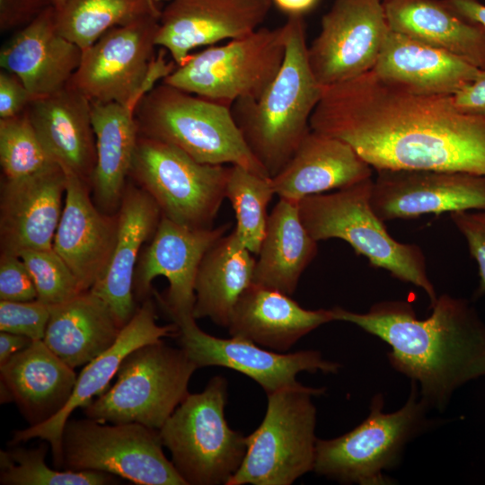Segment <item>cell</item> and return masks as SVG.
Here are the masks:
<instances>
[{
	"label": "cell",
	"mask_w": 485,
	"mask_h": 485,
	"mask_svg": "<svg viewBox=\"0 0 485 485\" xmlns=\"http://www.w3.org/2000/svg\"><path fill=\"white\" fill-rule=\"evenodd\" d=\"M310 127L348 143L376 171L485 175V116L459 110L453 95L418 93L373 70L323 86Z\"/></svg>",
	"instance_id": "cell-1"
},
{
	"label": "cell",
	"mask_w": 485,
	"mask_h": 485,
	"mask_svg": "<svg viewBox=\"0 0 485 485\" xmlns=\"http://www.w3.org/2000/svg\"><path fill=\"white\" fill-rule=\"evenodd\" d=\"M419 319L405 301H384L366 313L331 308L334 321L353 323L391 347L390 365L417 384L422 401L442 410L453 393L485 376V323L465 299L443 294Z\"/></svg>",
	"instance_id": "cell-2"
},
{
	"label": "cell",
	"mask_w": 485,
	"mask_h": 485,
	"mask_svg": "<svg viewBox=\"0 0 485 485\" xmlns=\"http://www.w3.org/2000/svg\"><path fill=\"white\" fill-rule=\"evenodd\" d=\"M282 66L258 99L235 101L231 110L251 154L271 178L287 164L311 130L323 86L308 59L304 16H288Z\"/></svg>",
	"instance_id": "cell-3"
},
{
	"label": "cell",
	"mask_w": 485,
	"mask_h": 485,
	"mask_svg": "<svg viewBox=\"0 0 485 485\" xmlns=\"http://www.w3.org/2000/svg\"><path fill=\"white\" fill-rule=\"evenodd\" d=\"M372 178L334 192L307 196L297 202L300 218L317 242H348L375 268L421 288L430 305L437 299L420 247L393 239L371 206Z\"/></svg>",
	"instance_id": "cell-4"
},
{
	"label": "cell",
	"mask_w": 485,
	"mask_h": 485,
	"mask_svg": "<svg viewBox=\"0 0 485 485\" xmlns=\"http://www.w3.org/2000/svg\"><path fill=\"white\" fill-rule=\"evenodd\" d=\"M135 113L140 136L174 146L202 163L239 165L269 177L247 146L230 106L162 82L144 95Z\"/></svg>",
	"instance_id": "cell-5"
},
{
	"label": "cell",
	"mask_w": 485,
	"mask_h": 485,
	"mask_svg": "<svg viewBox=\"0 0 485 485\" xmlns=\"http://www.w3.org/2000/svg\"><path fill=\"white\" fill-rule=\"evenodd\" d=\"M384 396L376 394L366 419L352 430L331 439H317L313 472L345 484L388 485L384 472L401 460L407 444L428 426L429 407L411 382L404 405L384 412Z\"/></svg>",
	"instance_id": "cell-6"
},
{
	"label": "cell",
	"mask_w": 485,
	"mask_h": 485,
	"mask_svg": "<svg viewBox=\"0 0 485 485\" xmlns=\"http://www.w3.org/2000/svg\"><path fill=\"white\" fill-rule=\"evenodd\" d=\"M227 381L214 376L188 394L159 430L163 446L187 485H227L240 468L247 440L225 417Z\"/></svg>",
	"instance_id": "cell-7"
},
{
	"label": "cell",
	"mask_w": 485,
	"mask_h": 485,
	"mask_svg": "<svg viewBox=\"0 0 485 485\" xmlns=\"http://www.w3.org/2000/svg\"><path fill=\"white\" fill-rule=\"evenodd\" d=\"M324 392L296 382L268 393L264 419L246 436L245 456L227 485H290L313 471L318 439L313 398Z\"/></svg>",
	"instance_id": "cell-8"
},
{
	"label": "cell",
	"mask_w": 485,
	"mask_h": 485,
	"mask_svg": "<svg viewBox=\"0 0 485 485\" xmlns=\"http://www.w3.org/2000/svg\"><path fill=\"white\" fill-rule=\"evenodd\" d=\"M197 366L163 340L141 346L121 363L116 383L84 408L102 423H139L160 429L189 394Z\"/></svg>",
	"instance_id": "cell-9"
},
{
	"label": "cell",
	"mask_w": 485,
	"mask_h": 485,
	"mask_svg": "<svg viewBox=\"0 0 485 485\" xmlns=\"http://www.w3.org/2000/svg\"><path fill=\"white\" fill-rule=\"evenodd\" d=\"M160 17H146L110 29L83 50L68 84L91 101L118 102L137 109L156 83L176 67L166 50L155 55Z\"/></svg>",
	"instance_id": "cell-10"
},
{
	"label": "cell",
	"mask_w": 485,
	"mask_h": 485,
	"mask_svg": "<svg viewBox=\"0 0 485 485\" xmlns=\"http://www.w3.org/2000/svg\"><path fill=\"white\" fill-rule=\"evenodd\" d=\"M286 54V26L260 27L220 46L190 54L162 82L227 105L258 99L278 75Z\"/></svg>",
	"instance_id": "cell-11"
},
{
	"label": "cell",
	"mask_w": 485,
	"mask_h": 485,
	"mask_svg": "<svg viewBox=\"0 0 485 485\" xmlns=\"http://www.w3.org/2000/svg\"><path fill=\"white\" fill-rule=\"evenodd\" d=\"M229 171L139 135L129 179L152 197L162 216L190 228H210L225 198Z\"/></svg>",
	"instance_id": "cell-12"
},
{
	"label": "cell",
	"mask_w": 485,
	"mask_h": 485,
	"mask_svg": "<svg viewBox=\"0 0 485 485\" xmlns=\"http://www.w3.org/2000/svg\"><path fill=\"white\" fill-rule=\"evenodd\" d=\"M163 446L159 430L139 423L68 419L62 467L103 472L138 485H187Z\"/></svg>",
	"instance_id": "cell-13"
},
{
	"label": "cell",
	"mask_w": 485,
	"mask_h": 485,
	"mask_svg": "<svg viewBox=\"0 0 485 485\" xmlns=\"http://www.w3.org/2000/svg\"><path fill=\"white\" fill-rule=\"evenodd\" d=\"M231 224L190 228L162 216L136 267L133 291L142 302L154 292L168 316L193 314L195 281L207 250L226 234Z\"/></svg>",
	"instance_id": "cell-14"
},
{
	"label": "cell",
	"mask_w": 485,
	"mask_h": 485,
	"mask_svg": "<svg viewBox=\"0 0 485 485\" xmlns=\"http://www.w3.org/2000/svg\"><path fill=\"white\" fill-rule=\"evenodd\" d=\"M389 31L383 0H334L308 46L318 83L328 86L372 70Z\"/></svg>",
	"instance_id": "cell-15"
},
{
	"label": "cell",
	"mask_w": 485,
	"mask_h": 485,
	"mask_svg": "<svg viewBox=\"0 0 485 485\" xmlns=\"http://www.w3.org/2000/svg\"><path fill=\"white\" fill-rule=\"evenodd\" d=\"M177 326L181 348L198 368L223 366L257 382L266 393L295 384L303 371L336 374L340 365L326 360L317 350L281 353L237 338L222 339L203 331L193 314L171 317Z\"/></svg>",
	"instance_id": "cell-16"
},
{
	"label": "cell",
	"mask_w": 485,
	"mask_h": 485,
	"mask_svg": "<svg viewBox=\"0 0 485 485\" xmlns=\"http://www.w3.org/2000/svg\"><path fill=\"white\" fill-rule=\"evenodd\" d=\"M371 206L382 221L485 209V175L436 170H379Z\"/></svg>",
	"instance_id": "cell-17"
},
{
	"label": "cell",
	"mask_w": 485,
	"mask_h": 485,
	"mask_svg": "<svg viewBox=\"0 0 485 485\" xmlns=\"http://www.w3.org/2000/svg\"><path fill=\"white\" fill-rule=\"evenodd\" d=\"M271 0H169L156 36L177 66L199 47L246 36L265 21Z\"/></svg>",
	"instance_id": "cell-18"
},
{
	"label": "cell",
	"mask_w": 485,
	"mask_h": 485,
	"mask_svg": "<svg viewBox=\"0 0 485 485\" xmlns=\"http://www.w3.org/2000/svg\"><path fill=\"white\" fill-rule=\"evenodd\" d=\"M178 328L172 322L167 325L157 323L155 305L151 298L144 300L131 320L121 329L120 333L107 350L85 365L77 375L73 393L66 405L48 420L27 428L15 430L12 445L40 438L51 447L53 463L63 466V429L72 412L77 408L86 407L96 395L107 388L126 357L136 348L161 340L163 337L177 335Z\"/></svg>",
	"instance_id": "cell-19"
},
{
	"label": "cell",
	"mask_w": 485,
	"mask_h": 485,
	"mask_svg": "<svg viewBox=\"0 0 485 485\" xmlns=\"http://www.w3.org/2000/svg\"><path fill=\"white\" fill-rule=\"evenodd\" d=\"M66 187V172L57 163L25 178H2L1 254L53 248Z\"/></svg>",
	"instance_id": "cell-20"
},
{
	"label": "cell",
	"mask_w": 485,
	"mask_h": 485,
	"mask_svg": "<svg viewBox=\"0 0 485 485\" xmlns=\"http://www.w3.org/2000/svg\"><path fill=\"white\" fill-rule=\"evenodd\" d=\"M66 195L53 249L71 269L84 291L90 290L104 274L116 244L118 214L100 209L91 197V187L65 170Z\"/></svg>",
	"instance_id": "cell-21"
},
{
	"label": "cell",
	"mask_w": 485,
	"mask_h": 485,
	"mask_svg": "<svg viewBox=\"0 0 485 485\" xmlns=\"http://www.w3.org/2000/svg\"><path fill=\"white\" fill-rule=\"evenodd\" d=\"M82 54L75 43L58 32L56 8L51 6L2 46L0 66L16 75L34 100L67 85Z\"/></svg>",
	"instance_id": "cell-22"
},
{
	"label": "cell",
	"mask_w": 485,
	"mask_h": 485,
	"mask_svg": "<svg viewBox=\"0 0 485 485\" xmlns=\"http://www.w3.org/2000/svg\"><path fill=\"white\" fill-rule=\"evenodd\" d=\"M118 214V235L110 263L90 289L110 306L123 328L137 310L133 291L134 274L143 244L153 237L162 213L152 197L128 181Z\"/></svg>",
	"instance_id": "cell-23"
},
{
	"label": "cell",
	"mask_w": 485,
	"mask_h": 485,
	"mask_svg": "<svg viewBox=\"0 0 485 485\" xmlns=\"http://www.w3.org/2000/svg\"><path fill=\"white\" fill-rule=\"evenodd\" d=\"M74 369L43 340H33L0 366L1 402H15L30 426L43 423L68 402L77 378Z\"/></svg>",
	"instance_id": "cell-24"
},
{
	"label": "cell",
	"mask_w": 485,
	"mask_h": 485,
	"mask_svg": "<svg viewBox=\"0 0 485 485\" xmlns=\"http://www.w3.org/2000/svg\"><path fill=\"white\" fill-rule=\"evenodd\" d=\"M26 113L53 160L90 184L97 157L91 101L67 84L32 100Z\"/></svg>",
	"instance_id": "cell-25"
},
{
	"label": "cell",
	"mask_w": 485,
	"mask_h": 485,
	"mask_svg": "<svg viewBox=\"0 0 485 485\" xmlns=\"http://www.w3.org/2000/svg\"><path fill=\"white\" fill-rule=\"evenodd\" d=\"M372 169L348 143L311 129L271 182L278 198L298 202L370 179Z\"/></svg>",
	"instance_id": "cell-26"
},
{
	"label": "cell",
	"mask_w": 485,
	"mask_h": 485,
	"mask_svg": "<svg viewBox=\"0 0 485 485\" xmlns=\"http://www.w3.org/2000/svg\"><path fill=\"white\" fill-rule=\"evenodd\" d=\"M333 321L331 309L308 310L289 295L252 283L239 298L227 328L232 337L283 353Z\"/></svg>",
	"instance_id": "cell-27"
},
{
	"label": "cell",
	"mask_w": 485,
	"mask_h": 485,
	"mask_svg": "<svg viewBox=\"0 0 485 485\" xmlns=\"http://www.w3.org/2000/svg\"><path fill=\"white\" fill-rule=\"evenodd\" d=\"M372 70L380 78L418 93L454 95L473 82L481 69L390 30Z\"/></svg>",
	"instance_id": "cell-28"
},
{
	"label": "cell",
	"mask_w": 485,
	"mask_h": 485,
	"mask_svg": "<svg viewBox=\"0 0 485 485\" xmlns=\"http://www.w3.org/2000/svg\"><path fill=\"white\" fill-rule=\"evenodd\" d=\"M383 5L391 31L485 69V26L461 15L446 0H383Z\"/></svg>",
	"instance_id": "cell-29"
},
{
	"label": "cell",
	"mask_w": 485,
	"mask_h": 485,
	"mask_svg": "<svg viewBox=\"0 0 485 485\" xmlns=\"http://www.w3.org/2000/svg\"><path fill=\"white\" fill-rule=\"evenodd\" d=\"M135 112L118 102L91 101L97 157L90 187L95 204L106 213H117L129 179L139 137Z\"/></svg>",
	"instance_id": "cell-30"
},
{
	"label": "cell",
	"mask_w": 485,
	"mask_h": 485,
	"mask_svg": "<svg viewBox=\"0 0 485 485\" xmlns=\"http://www.w3.org/2000/svg\"><path fill=\"white\" fill-rule=\"evenodd\" d=\"M122 327L109 304L91 290L51 305L43 341L69 366H85L118 339Z\"/></svg>",
	"instance_id": "cell-31"
},
{
	"label": "cell",
	"mask_w": 485,
	"mask_h": 485,
	"mask_svg": "<svg viewBox=\"0 0 485 485\" xmlns=\"http://www.w3.org/2000/svg\"><path fill=\"white\" fill-rule=\"evenodd\" d=\"M317 242L300 218L297 202L279 198L269 216L253 283L292 295L316 256Z\"/></svg>",
	"instance_id": "cell-32"
},
{
	"label": "cell",
	"mask_w": 485,
	"mask_h": 485,
	"mask_svg": "<svg viewBox=\"0 0 485 485\" xmlns=\"http://www.w3.org/2000/svg\"><path fill=\"white\" fill-rule=\"evenodd\" d=\"M256 259L235 232L225 234L205 253L195 281V319L228 327L242 293L253 283Z\"/></svg>",
	"instance_id": "cell-33"
},
{
	"label": "cell",
	"mask_w": 485,
	"mask_h": 485,
	"mask_svg": "<svg viewBox=\"0 0 485 485\" xmlns=\"http://www.w3.org/2000/svg\"><path fill=\"white\" fill-rule=\"evenodd\" d=\"M158 0H66L56 9L58 32L82 50L112 28L160 17Z\"/></svg>",
	"instance_id": "cell-34"
},
{
	"label": "cell",
	"mask_w": 485,
	"mask_h": 485,
	"mask_svg": "<svg viewBox=\"0 0 485 485\" xmlns=\"http://www.w3.org/2000/svg\"><path fill=\"white\" fill-rule=\"evenodd\" d=\"M276 195L271 178L230 165L225 198L235 214L234 228L241 242L258 254L268 225V206Z\"/></svg>",
	"instance_id": "cell-35"
},
{
	"label": "cell",
	"mask_w": 485,
	"mask_h": 485,
	"mask_svg": "<svg viewBox=\"0 0 485 485\" xmlns=\"http://www.w3.org/2000/svg\"><path fill=\"white\" fill-rule=\"evenodd\" d=\"M48 445L34 448L12 445L0 452L2 485H106L117 483L115 475L99 471H58L48 467L45 457Z\"/></svg>",
	"instance_id": "cell-36"
},
{
	"label": "cell",
	"mask_w": 485,
	"mask_h": 485,
	"mask_svg": "<svg viewBox=\"0 0 485 485\" xmlns=\"http://www.w3.org/2000/svg\"><path fill=\"white\" fill-rule=\"evenodd\" d=\"M0 163L2 178L8 180L25 178L57 163L42 145L26 110L0 119Z\"/></svg>",
	"instance_id": "cell-37"
},
{
	"label": "cell",
	"mask_w": 485,
	"mask_h": 485,
	"mask_svg": "<svg viewBox=\"0 0 485 485\" xmlns=\"http://www.w3.org/2000/svg\"><path fill=\"white\" fill-rule=\"evenodd\" d=\"M18 256L33 278L38 300L56 305L84 292L71 269L53 248L25 250Z\"/></svg>",
	"instance_id": "cell-38"
},
{
	"label": "cell",
	"mask_w": 485,
	"mask_h": 485,
	"mask_svg": "<svg viewBox=\"0 0 485 485\" xmlns=\"http://www.w3.org/2000/svg\"><path fill=\"white\" fill-rule=\"evenodd\" d=\"M51 305L38 299L26 302L0 300V331L43 340Z\"/></svg>",
	"instance_id": "cell-39"
},
{
	"label": "cell",
	"mask_w": 485,
	"mask_h": 485,
	"mask_svg": "<svg viewBox=\"0 0 485 485\" xmlns=\"http://www.w3.org/2000/svg\"><path fill=\"white\" fill-rule=\"evenodd\" d=\"M450 217L478 265L480 281L474 297L480 298L485 295V209L453 212Z\"/></svg>",
	"instance_id": "cell-40"
},
{
	"label": "cell",
	"mask_w": 485,
	"mask_h": 485,
	"mask_svg": "<svg viewBox=\"0 0 485 485\" xmlns=\"http://www.w3.org/2000/svg\"><path fill=\"white\" fill-rule=\"evenodd\" d=\"M37 299L33 278L18 255H0V300L26 302Z\"/></svg>",
	"instance_id": "cell-41"
},
{
	"label": "cell",
	"mask_w": 485,
	"mask_h": 485,
	"mask_svg": "<svg viewBox=\"0 0 485 485\" xmlns=\"http://www.w3.org/2000/svg\"><path fill=\"white\" fill-rule=\"evenodd\" d=\"M51 6L52 0H0L1 33L17 31Z\"/></svg>",
	"instance_id": "cell-42"
},
{
	"label": "cell",
	"mask_w": 485,
	"mask_h": 485,
	"mask_svg": "<svg viewBox=\"0 0 485 485\" xmlns=\"http://www.w3.org/2000/svg\"><path fill=\"white\" fill-rule=\"evenodd\" d=\"M33 97L14 74L0 71V119H8L23 113Z\"/></svg>",
	"instance_id": "cell-43"
},
{
	"label": "cell",
	"mask_w": 485,
	"mask_h": 485,
	"mask_svg": "<svg viewBox=\"0 0 485 485\" xmlns=\"http://www.w3.org/2000/svg\"><path fill=\"white\" fill-rule=\"evenodd\" d=\"M455 107L468 114L485 116V69L478 77L453 95Z\"/></svg>",
	"instance_id": "cell-44"
},
{
	"label": "cell",
	"mask_w": 485,
	"mask_h": 485,
	"mask_svg": "<svg viewBox=\"0 0 485 485\" xmlns=\"http://www.w3.org/2000/svg\"><path fill=\"white\" fill-rule=\"evenodd\" d=\"M32 341L26 336L0 331V366L17 352L30 346Z\"/></svg>",
	"instance_id": "cell-45"
},
{
	"label": "cell",
	"mask_w": 485,
	"mask_h": 485,
	"mask_svg": "<svg viewBox=\"0 0 485 485\" xmlns=\"http://www.w3.org/2000/svg\"><path fill=\"white\" fill-rule=\"evenodd\" d=\"M448 4L466 19L485 26V4L479 0H446Z\"/></svg>",
	"instance_id": "cell-46"
},
{
	"label": "cell",
	"mask_w": 485,
	"mask_h": 485,
	"mask_svg": "<svg viewBox=\"0 0 485 485\" xmlns=\"http://www.w3.org/2000/svg\"><path fill=\"white\" fill-rule=\"evenodd\" d=\"M272 4L288 16H304L313 11L321 0H271Z\"/></svg>",
	"instance_id": "cell-47"
},
{
	"label": "cell",
	"mask_w": 485,
	"mask_h": 485,
	"mask_svg": "<svg viewBox=\"0 0 485 485\" xmlns=\"http://www.w3.org/2000/svg\"><path fill=\"white\" fill-rule=\"evenodd\" d=\"M66 0H52L53 5L56 9H59L64 4Z\"/></svg>",
	"instance_id": "cell-48"
}]
</instances>
